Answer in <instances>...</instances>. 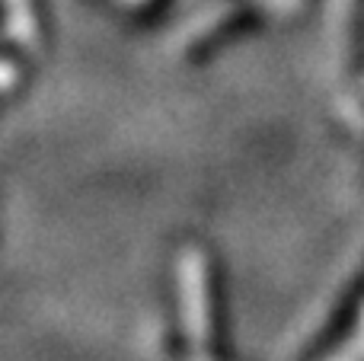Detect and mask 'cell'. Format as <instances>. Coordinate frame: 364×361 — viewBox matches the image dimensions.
I'll return each instance as SVG.
<instances>
[{
    "mask_svg": "<svg viewBox=\"0 0 364 361\" xmlns=\"http://www.w3.org/2000/svg\"><path fill=\"white\" fill-rule=\"evenodd\" d=\"M329 361H364V307L358 311L355 326L342 336V343L336 345V355Z\"/></svg>",
    "mask_w": 364,
    "mask_h": 361,
    "instance_id": "6da1fadb",
    "label": "cell"
}]
</instances>
